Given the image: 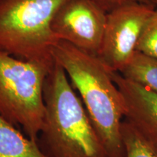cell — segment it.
I'll return each instance as SVG.
<instances>
[{"instance_id":"obj_1","label":"cell","mask_w":157,"mask_h":157,"mask_svg":"<svg viewBox=\"0 0 157 157\" xmlns=\"http://www.w3.org/2000/svg\"><path fill=\"white\" fill-rule=\"evenodd\" d=\"M44 101L37 142L47 157H109L83 102L56 61L45 80Z\"/></svg>"},{"instance_id":"obj_2","label":"cell","mask_w":157,"mask_h":157,"mask_svg":"<svg viewBox=\"0 0 157 157\" xmlns=\"http://www.w3.org/2000/svg\"><path fill=\"white\" fill-rule=\"evenodd\" d=\"M53 56L79 94L108 156L126 157L121 135L123 100L111 71L98 56L64 41L55 47Z\"/></svg>"},{"instance_id":"obj_3","label":"cell","mask_w":157,"mask_h":157,"mask_svg":"<svg viewBox=\"0 0 157 157\" xmlns=\"http://www.w3.org/2000/svg\"><path fill=\"white\" fill-rule=\"evenodd\" d=\"M68 0H0V50L51 68L60 40L52 29L57 11Z\"/></svg>"},{"instance_id":"obj_4","label":"cell","mask_w":157,"mask_h":157,"mask_svg":"<svg viewBox=\"0 0 157 157\" xmlns=\"http://www.w3.org/2000/svg\"><path fill=\"white\" fill-rule=\"evenodd\" d=\"M50 68L0 50V116L37 140L44 116V87Z\"/></svg>"},{"instance_id":"obj_5","label":"cell","mask_w":157,"mask_h":157,"mask_svg":"<svg viewBox=\"0 0 157 157\" xmlns=\"http://www.w3.org/2000/svg\"><path fill=\"white\" fill-rule=\"evenodd\" d=\"M155 7L140 3L125 5L107 13L98 57L111 72H120L136 52L137 43Z\"/></svg>"},{"instance_id":"obj_6","label":"cell","mask_w":157,"mask_h":157,"mask_svg":"<svg viewBox=\"0 0 157 157\" xmlns=\"http://www.w3.org/2000/svg\"><path fill=\"white\" fill-rule=\"evenodd\" d=\"M106 17L107 12L94 0H68L55 15L52 29L60 41L98 56Z\"/></svg>"},{"instance_id":"obj_7","label":"cell","mask_w":157,"mask_h":157,"mask_svg":"<svg viewBox=\"0 0 157 157\" xmlns=\"http://www.w3.org/2000/svg\"><path fill=\"white\" fill-rule=\"evenodd\" d=\"M122 97L124 117L157 154V93L111 72Z\"/></svg>"},{"instance_id":"obj_8","label":"cell","mask_w":157,"mask_h":157,"mask_svg":"<svg viewBox=\"0 0 157 157\" xmlns=\"http://www.w3.org/2000/svg\"><path fill=\"white\" fill-rule=\"evenodd\" d=\"M0 116V157H47L36 140Z\"/></svg>"},{"instance_id":"obj_9","label":"cell","mask_w":157,"mask_h":157,"mask_svg":"<svg viewBox=\"0 0 157 157\" xmlns=\"http://www.w3.org/2000/svg\"><path fill=\"white\" fill-rule=\"evenodd\" d=\"M119 73L127 79L157 93V58L136 51Z\"/></svg>"},{"instance_id":"obj_10","label":"cell","mask_w":157,"mask_h":157,"mask_svg":"<svg viewBox=\"0 0 157 157\" xmlns=\"http://www.w3.org/2000/svg\"><path fill=\"white\" fill-rule=\"evenodd\" d=\"M121 135L126 157H157L156 152L126 119L121 122Z\"/></svg>"},{"instance_id":"obj_11","label":"cell","mask_w":157,"mask_h":157,"mask_svg":"<svg viewBox=\"0 0 157 157\" xmlns=\"http://www.w3.org/2000/svg\"><path fill=\"white\" fill-rule=\"evenodd\" d=\"M136 51L157 58V9L146 23L137 43Z\"/></svg>"},{"instance_id":"obj_12","label":"cell","mask_w":157,"mask_h":157,"mask_svg":"<svg viewBox=\"0 0 157 157\" xmlns=\"http://www.w3.org/2000/svg\"><path fill=\"white\" fill-rule=\"evenodd\" d=\"M94 1L97 2L107 13L117 7L133 3L145 4L155 7L153 0H94Z\"/></svg>"},{"instance_id":"obj_13","label":"cell","mask_w":157,"mask_h":157,"mask_svg":"<svg viewBox=\"0 0 157 157\" xmlns=\"http://www.w3.org/2000/svg\"><path fill=\"white\" fill-rule=\"evenodd\" d=\"M153 2H154L155 8L157 9V0H153Z\"/></svg>"}]
</instances>
